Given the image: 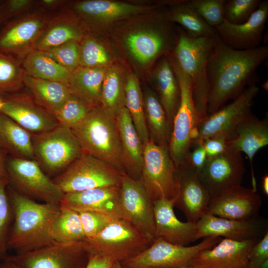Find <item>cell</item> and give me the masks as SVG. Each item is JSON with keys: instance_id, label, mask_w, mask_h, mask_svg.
Listing matches in <instances>:
<instances>
[{"instance_id": "obj_50", "label": "cell", "mask_w": 268, "mask_h": 268, "mask_svg": "<svg viewBox=\"0 0 268 268\" xmlns=\"http://www.w3.org/2000/svg\"><path fill=\"white\" fill-rule=\"evenodd\" d=\"M228 138L223 135L217 136L207 138L202 142L207 157L219 155L225 151L228 147L227 143Z\"/></svg>"}, {"instance_id": "obj_9", "label": "cell", "mask_w": 268, "mask_h": 268, "mask_svg": "<svg viewBox=\"0 0 268 268\" xmlns=\"http://www.w3.org/2000/svg\"><path fill=\"white\" fill-rule=\"evenodd\" d=\"M108 163L83 153L53 180L64 194L109 187H119L122 175Z\"/></svg>"}, {"instance_id": "obj_8", "label": "cell", "mask_w": 268, "mask_h": 268, "mask_svg": "<svg viewBox=\"0 0 268 268\" xmlns=\"http://www.w3.org/2000/svg\"><path fill=\"white\" fill-rule=\"evenodd\" d=\"M140 180L152 201L177 198V167L168 147L157 145L150 139L144 145Z\"/></svg>"}, {"instance_id": "obj_22", "label": "cell", "mask_w": 268, "mask_h": 268, "mask_svg": "<svg viewBox=\"0 0 268 268\" xmlns=\"http://www.w3.org/2000/svg\"><path fill=\"white\" fill-rule=\"evenodd\" d=\"M268 17V0H262L249 19L240 24L224 21L215 28L221 40L231 48L238 50L260 46Z\"/></svg>"}, {"instance_id": "obj_26", "label": "cell", "mask_w": 268, "mask_h": 268, "mask_svg": "<svg viewBox=\"0 0 268 268\" xmlns=\"http://www.w3.org/2000/svg\"><path fill=\"white\" fill-rule=\"evenodd\" d=\"M121 145L122 162L125 173L140 180L143 162L144 146L125 107L116 117Z\"/></svg>"}, {"instance_id": "obj_28", "label": "cell", "mask_w": 268, "mask_h": 268, "mask_svg": "<svg viewBox=\"0 0 268 268\" xmlns=\"http://www.w3.org/2000/svg\"><path fill=\"white\" fill-rule=\"evenodd\" d=\"M153 79L158 98L164 109L169 124L172 123L179 106L180 88L169 57H164L157 64Z\"/></svg>"}, {"instance_id": "obj_5", "label": "cell", "mask_w": 268, "mask_h": 268, "mask_svg": "<svg viewBox=\"0 0 268 268\" xmlns=\"http://www.w3.org/2000/svg\"><path fill=\"white\" fill-rule=\"evenodd\" d=\"M88 256L122 262L147 249L152 243L127 221L113 219L95 237L82 242Z\"/></svg>"}, {"instance_id": "obj_18", "label": "cell", "mask_w": 268, "mask_h": 268, "mask_svg": "<svg viewBox=\"0 0 268 268\" xmlns=\"http://www.w3.org/2000/svg\"><path fill=\"white\" fill-rule=\"evenodd\" d=\"M177 180L179 191L174 207L184 213L187 221L196 223L206 212L210 195L188 161L177 167Z\"/></svg>"}, {"instance_id": "obj_21", "label": "cell", "mask_w": 268, "mask_h": 268, "mask_svg": "<svg viewBox=\"0 0 268 268\" xmlns=\"http://www.w3.org/2000/svg\"><path fill=\"white\" fill-rule=\"evenodd\" d=\"M196 239L207 237H223L237 241L260 240L267 231L258 218L240 220L225 218L204 213L196 223Z\"/></svg>"}, {"instance_id": "obj_59", "label": "cell", "mask_w": 268, "mask_h": 268, "mask_svg": "<svg viewBox=\"0 0 268 268\" xmlns=\"http://www.w3.org/2000/svg\"><path fill=\"white\" fill-rule=\"evenodd\" d=\"M3 20L1 15V12L0 11V28L1 26H2V24H3Z\"/></svg>"}, {"instance_id": "obj_25", "label": "cell", "mask_w": 268, "mask_h": 268, "mask_svg": "<svg viewBox=\"0 0 268 268\" xmlns=\"http://www.w3.org/2000/svg\"><path fill=\"white\" fill-rule=\"evenodd\" d=\"M228 145L248 157L252 171V189L256 191V182L253 167V158L262 148L268 145V115L262 120L253 113L237 126L233 138L227 141Z\"/></svg>"}, {"instance_id": "obj_4", "label": "cell", "mask_w": 268, "mask_h": 268, "mask_svg": "<svg viewBox=\"0 0 268 268\" xmlns=\"http://www.w3.org/2000/svg\"><path fill=\"white\" fill-rule=\"evenodd\" d=\"M178 32L177 43L172 55L191 81L193 98L200 123L208 115L207 66L217 34L193 38L182 28L178 29Z\"/></svg>"}, {"instance_id": "obj_7", "label": "cell", "mask_w": 268, "mask_h": 268, "mask_svg": "<svg viewBox=\"0 0 268 268\" xmlns=\"http://www.w3.org/2000/svg\"><path fill=\"white\" fill-rule=\"evenodd\" d=\"M32 140L35 160L48 176L59 175L83 153L71 130L60 125Z\"/></svg>"}, {"instance_id": "obj_3", "label": "cell", "mask_w": 268, "mask_h": 268, "mask_svg": "<svg viewBox=\"0 0 268 268\" xmlns=\"http://www.w3.org/2000/svg\"><path fill=\"white\" fill-rule=\"evenodd\" d=\"M71 130L83 153L97 158L125 173L116 118L99 105L93 108Z\"/></svg>"}, {"instance_id": "obj_34", "label": "cell", "mask_w": 268, "mask_h": 268, "mask_svg": "<svg viewBox=\"0 0 268 268\" xmlns=\"http://www.w3.org/2000/svg\"><path fill=\"white\" fill-rule=\"evenodd\" d=\"M143 100L149 139L157 145L169 147L172 127L158 97L148 91Z\"/></svg>"}, {"instance_id": "obj_20", "label": "cell", "mask_w": 268, "mask_h": 268, "mask_svg": "<svg viewBox=\"0 0 268 268\" xmlns=\"http://www.w3.org/2000/svg\"><path fill=\"white\" fill-rule=\"evenodd\" d=\"M262 203L256 191L241 185L211 199L206 213L230 219L252 220L258 218Z\"/></svg>"}, {"instance_id": "obj_61", "label": "cell", "mask_w": 268, "mask_h": 268, "mask_svg": "<svg viewBox=\"0 0 268 268\" xmlns=\"http://www.w3.org/2000/svg\"><path fill=\"white\" fill-rule=\"evenodd\" d=\"M263 87L265 88V90H268V81H266L263 85Z\"/></svg>"}, {"instance_id": "obj_48", "label": "cell", "mask_w": 268, "mask_h": 268, "mask_svg": "<svg viewBox=\"0 0 268 268\" xmlns=\"http://www.w3.org/2000/svg\"><path fill=\"white\" fill-rule=\"evenodd\" d=\"M33 0H9L2 1L0 5L3 23L9 20L29 13L35 5Z\"/></svg>"}, {"instance_id": "obj_53", "label": "cell", "mask_w": 268, "mask_h": 268, "mask_svg": "<svg viewBox=\"0 0 268 268\" xmlns=\"http://www.w3.org/2000/svg\"><path fill=\"white\" fill-rule=\"evenodd\" d=\"M39 6L44 9H50L57 7L63 4V1L57 0H43L37 2Z\"/></svg>"}, {"instance_id": "obj_42", "label": "cell", "mask_w": 268, "mask_h": 268, "mask_svg": "<svg viewBox=\"0 0 268 268\" xmlns=\"http://www.w3.org/2000/svg\"><path fill=\"white\" fill-rule=\"evenodd\" d=\"M8 180H0V261L7 256V242L11 228L13 215L7 193Z\"/></svg>"}, {"instance_id": "obj_40", "label": "cell", "mask_w": 268, "mask_h": 268, "mask_svg": "<svg viewBox=\"0 0 268 268\" xmlns=\"http://www.w3.org/2000/svg\"><path fill=\"white\" fill-rule=\"evenodd\" d=\"M24 71L20 62L0 52V95L14 93L22 85Z\"/></svg>"}, {"instance_id": "obj_2", "label": "cell", "mask_w": 268, "mask_h": 268, "mask_svg": "<svg viewBox=\"0 0 268 268\" xmlns=\"http://www.w3.org/2000/svg\"><path fill=\"white\" fill-rule=\"evenodd\" d=\"M6 190L13 215L8 249H12L16 254H23L54 242L52 230L60 203L37 202L8 185Z\"/></svg>"}, {"instance_id": "obj_62", "label": "cell", "mask_w": 268, "mask_h": 268, "mask_svg": "<svg viewBox=\"0 0 268 268\" xmlns=\"http://www.w3.org/2000/svg\"><path fill=\"white\" fill-rule=\"evenodd\" d=\"M182 268H193L191 267H188Z\"/></svg>"}, {"instance_id": "obj_39", "label": "cell", "mask_w": 268, "mask_h": 268, "mask_svg": "<svg viewBox=\"0 0 268 268\" xmlns=\"http://www.w3.org/2000/svg\"><path fill=\"white\" fill-rule=\"evenodd\" d=\"M100 106L116 118L125 107L124 85L118 70L112 68L106 71L103 82Z\"/></svg>"}, {"instance_id": "obj_57", "label": "cell", "mask_w": 268, "mask_h": 268, "mask_svg": "<svg viewBox=\"0 0 268 268\" xmlns=\"http://www.w3.org/2000/svg\"><path fill=\"white\" fill-rule=\"evenodd\" d=\"M258 268H268V260L263 262L258 267Z\"/></svg>"}, {"instance_id": "obj_31", "label": "cell", "mask_w": 268, "mask_h": 268, "mask_svg": "<svg viewBox=\"0 0 268 268\" xmlns=\"http://www.w3.org/2000/svg\"><path fill=\"white\" fill-rule=\"evenodd\" d=\"M82 33L68 14L63 11L50 16L36 43L35 50L45 51L70 41H78Z\"/></svg>"}, {"instance_id": "obj_47", "label": "cell", "mask_w": 268, "mask_h": 268, "mask_svg": "<svg viewBox=\"0 0 268 268\" xmlns=\"http://www.w3.org/2000/svg\"><path fill=\"white\" fill-rule=\"evenodd\" d=\"M78 213L85 239L95 237L116 219L98 212L82 211Z\"/></svg>"}, {"instance_id": "obj_29", "label": "cell", "mask_w": 268, "mask_h": 268, "mask_svg": "<svg viewBox=\"0 0 268 268\" xmlns=\"http://www.w3.org/2000/svg\"><path fill=\"white\" fill-rule=\"evenodd\" d=\"M23 82L35 101L53 116L71 93L67 83L35 78L25 71Z\"/></svg>"}, {"instance_id": "obj_13", "label": "cell", "mask_w": 268, "mask_h": 268, "mask_svg": "<svg viewBox=\"0 0 268 268\" xmlns=\"http://www.w3.org/2000/svg\"><path fill=\"white\" fill-rule=\"evenodd\" d=\"M259 91L257 84L251 85L231 102L208 115L199 123L193 144L220 135L226 136L228 140L233 138L238 124L252 113L254 99Z\"/></svg>"}, {"instance_id": "obj_52", "label": "cell", "mask_w": 268, "mask_h": 268, "mask_svg": "<svg viewBox=\"0 0 268 268\" xmlns=\"http://www.w3.org/2000/svg\"><path fill=\"white\" fill-rule=\"evenodd\" d=\"M116 262L103 257L88 256V261L85 268H112Z\"/></svg>"}, {"instance_id": "obj_27", "label": "cell", "mask_w": 268, "mask_h": 268, "mask_svg": "<svg viewBox=\"0 0 268 268\" xmlns=\"http://www.w3.org/2000/svg\"><path fill=\"white\" fill-rule=\"evenodd\" d=\"M170 21H166L160 27L150 31L131 33L126 39V44L133 57L139 63L145 64L167 51L174 49L177 41H172Z\"/></svg>"}, {"instance_id": "obj_56", "label": "cell", "mask_w": 268, "mask_h": 268, "mask_svg": "<svg viewBox=\"0 0 268 268\" xmlns=\"http://www.w3.org/2000/svg\"><path fill=\"white\" fill-rule=\"evenodd\" d=\"M262 185L263 191L265 195H268V175L265 174L262 177Z\"/></svg>"}, {"instance_id": "obj_60", "label": "cell", "mask_w": 268, "mask_h": 268, "mask_svg": "<svg viewBox=\"0 0 268 268\" xmlns=\"http://www.w3.org/2000/svg\"><path fill=\"white\" fill-rule=\"evenodd\" d=\"M4 102L2 101L1 98H0V112L3 106Z\"/></svg>"}, {"instance_id": "obj_58", "label": "cell", "mask_w": 268, "mask_h": 268, "mask_svg": "<svg viewBox=\"0 0 268 268\" xmlns=\"http://www.w3.org/2000/svg\"><path fill=\"white\" fill-rule=\"evenodd\" d=\"M112 268H123L120 262H117L115 263Z\"/></svg>"}, {"instance_id": "obj_17", "label": "cell", "mask_w": 268, "mask_h": 268, "mask_svg": "<svg viewBox=\"0 0 268 268\" xmlns=\"http://www.w3.org/2000/svg\"><path fill=\"white\" fill-rule=\"evenodd\" d=\"M0 111L31 134L50 131L59 126L55 117L36 103L31 96L12 93L3 95Z\"/></svg>"}, {"instance_id": "obj_63", "label": "cell", "mask_w": 268, "mask_h": 268, "mask_svg": "<svg viewBox=\"0 0 268 268\" xmlns=\"http://www.w3.org/2000/svg\"><path fill=\"white\" fill-rule=\"evenodd\" d=\"M2 1L0 0V4L1 3Z\"/></svg>"}, {"instance_id": "obj_16", "label": "cell", "mask_w": 268, "mask_h": 268, "mask_svg": "<svg viewBox=\"0 0 268 268\" xmlns=\"http://www.w3.org/2000/svg\"><path fill=\"white\" fill-rule=\"evenodd\" d=\"M6 258L19 268H85L88 261L82 242H53L33 251Z\"/></svg>"}, {"instance_id": "obj_19", "label": "cell", "mask_w": 268, "mask_h": 268, "mask_svg": "<svg viewBox=\"0 0 268 268\" xmlns=\"http://www.w3.org/2000/svg\"><path fill=\"white\" fill-rule=\"evenodd\" d=\"M221 239L212 247L198 253L191 260L193 268H249L248 255L259 241Z\"/></svg>"}, {"instance_id": "obj_46", "label": "cell", "mask_w": 268, "mask_h": 268, "mask_svg": "<svg viewBox=\"0 0 268 268\" xmlns=\"http://www.w3.org/2000/svg\"><path fill=\"white\" fill-rule=\"evenodd\" d=\"M189 3L210 26L215 28L224 21L226 0H189Z\"/></svg>"}, {"instance_id": "obj_33", "label": "cell", "mask_w": 268, "mask_h": 268, "mask_svg": "<svg viewBox=\"0 0 268 268\" xmlns=\"http://www.w3.org/2000/svg\"><path fill=\"white\" fill-rule=\"evenodd\" d=\"M72 10L87 19L112 20L140 12L145 8L127 3L106 0H88L71 5Z\"/></svg>"}, {"instance_id": "obj_54", "label": "cell", "mask_w": 268, "mask_h": 268, "mask_svg": "<svg viewBox=\"0 0 268 268\" xmlns=\"http://www.w3.org/2000/svg\"><path fill=\"white\" fill-rule=\"evenodd\" d=\"M6 154V153L0 148V180L4 178H7L5 165Z\"/></svg>"}, {"instance_id": "obj_30", "label": "cell", "mask_w": 268, "mask_h": 268, "mask_svg": "<svg viewBox=\"0 0 268 268\" xmlns=\"http://www.w3.org/2000/svg\"><path fill=\"white\" fill-rule=\"evenodd\" d=\"M106 72L103 67L79 66L71 73L68 83L71 92L92 108L100 105Z\"/></svg>"}, {"instance_id": "obj_37", "label": "cell", "mask_w": 268, "mask_h": 268, "mask_svg": "<svg viewBox=\"0 0 268 268\" xmlns=\"http://www.w3.org/2000/svg\"><path fill=\"white\" fill-rule=\"evenodd\" d=\"M125 107L131 116L133 124L143 146L149 140L146 125L144 100L136 76L130 74L124 85Z\"/></svg>"}, {"instance_id": "obj_12", "label": "cell", "mask_w": 268, "mask_h": 268, "mask_svg": "<svg viewBox=\"0 0 268 268\" xmlns=\"http://www.w3.org/2000/svg\"><path fill=\"white\" fill-rule=\"evenodd\" d=\"M50 16L42 11H36L4 22L0 28V52L22 63L35 50Z\"/></svg>"}, {"instance_id": "obj_15", "label": "cell", "mask_w": 268, "mask_h": 268, "mask_svg": "<svg viewBox=\"0 0 268 268\" xmlns=\"http://www.w3.org/2000/svg\"><path fill=\"white\" fill-rule=\"evenodd\" d=\"M245 171L242 153L228 146L222 153L207 157L199 176L212 199L241 186Z\"/></svg>"}, {"instance_id": "obj_10", "label": "cell", "mask_w": 268, "mask_h": 268, "mask_svg": "<svg viewBox=\"0 0 268 268\" xmlns=\"http://www.w3.org/2000/svg\"><path fill=\"white\" fill-rule=\"evenodd\" d=\"M5 165L8 185L15 191L36 201L60 203L64 193L35 160L12 157Z\"/></svg>"}, {"instance_id": "obj_6", "label": "cell", "mask_w": 268, "mask_h": 268, "mask_svg": "<svg viewBox=\"0 0 268 268\" xmlns=\"http://www.w3.org/2000/svg\"><path fill=\"white\" fill-rule=\"evenodd\" d=\"M169 58L178 80L181 92L180 102L173 120L169 142L170 156L178 167L188 161L199 121L193 98L191 81L173 56Z\"/></svg>"}, {"instance_id": "obj_45", "label": "cell", "mask_w": 268, "mask_h": 268, "mask_svg": "<svg viewBox=\"0 0 268 268\" xmlns=\"http://www.w3.org/2000/svg\"><path fill=\"white\" fill-rule=\"evenodd\" d=\"M77 42L70 41L44 52L71 73L80 66L79 45Z\"/></svg>"}, {"instance_id": "obj_51", "label": "cell", "mask_w": 268, "mask_h": 268, "mask_svg": "<svg viewBox=\"0 0 268 268\" xmlns=\"http://www.w3.org/2000/svg\"><path fill=\"white\" fill-rule=\"evenodd\" d=\"M192 146L193 149L189 152L188 162L199 174L205 164L207 155L202 143H194Z\"/></svg>"}, {"instance_id": "obj_14", "label": "cell", "mask_w": 268, "mask_h": 268, "mask_svg": "<svg viewBox=\"0 0 268 268\" xmlns=\"http://www.w3.org/2000/svg\"><path fill=\"white\" fill-rule=\"evenodd\" d=\"M120 202L122 219L152 243L155 240L153 203L140 180L123 174Z\"/></svg>"}, {"instance_id": "obj_43", "label": "cell", "mask_w": 268, "mask_h": 268, "mask_svg": "<svg viewBox=\"0 0 268 268\" xmlns=\"http://www.w3.org/2000/svg\"><path fill=\"white\" fill-rule=\"evenodd\" d=\"M110 62L105 49L95 40L85 38L79 45V66L86 67H102Z\"/></svg>"}, {"instance_id": "obj_55", "label": "cell", "mask_w": 268, "mask_h": 268, "mask_svg": "<svg viewBox=\"0 0 268 268\" xmlns=\"http://www.w3.org/2000/svg\"><path fill=\"white\" fill-rule=\"evenodd\" d=\"M0 268H19L15 264L5 258L0 262Z\"/></svg>"}, {"instance_id": "obj_1", "label": "cell", "mask_w": 268, "mask_h": 268, "mask_svg": "<svg viewBox=\"0 0 268 268\" xmlns=\"http://www.w3.org/2000/svg\"><path fill=\"white\" fill-rule=\"evenodd\" d=\"M268 57V45L235 50L225 44L217 34L207 66L208 115L236 98L248 87L257 84L259 82L257 68Z\"/></svg>"}, {"instance_id": "obj_44", "label": "cell", "mask_w": 268, "mask_h": 268, "mask_svg": "<svg viewBox=\"0 0 268 268\" xmlns=\"http://www.w3.org/2000/svg\"><path fill=\"white\" fill-rule=\"evenodd\" d=\"M261 0H226L224 6V20L232 24L247 21L257 10Z\"/></svg>"}, {"instance_id": "obj_49", "label": "cell", "mask_w": 268, "mask_h": 268, "mask_svg": "<svg viewBox=\"0 0 268 268\" xmlns=\"http://www.w3.org/2000/svg\"><path fill=\"white\" fill-rule=\"evenodd\" d=\"M249 268H258L268 260V231L252 248L248 255Z\"/></svg>"}, {"instance_id": "obj_24", "label": "cell", "mask_w": 268, "mask_h": 268, "mask_svg": "<svg viewBox=\"0 0 268 268\" xmlns=\"http://www.w3.org/2000/svg\"><path fill=\"white\" fill-rule=\"evenodd\" d=\"M120 186L97 188L65 194L60 203L78 212L95 211L121 218Z\"/></svg>"}, {"instance_id": "obj_35", "label": "cell", "mask_w": 268, "mask_h": 268, "mask_svg": "<svg viewBox=\"0 0 268 268\" xmlns=\"http://www.w3.org/2000/svg\"><path fill=\"white\" fill-rule=\"evenodd\" d=\"M21 64L25 72L32 77L69 83L71 72L44 51L34 50L23 59Z\"/></svg>"}, {"instance_id": "obj_32", "label": "cell", "mask_w": 268, "mask_h": 268, "mask_svg": "<svg viewBox=\"0 0 268 268\" xmlns=\"http://www.w3.org/2000/svg\"><path fill=\"white\" fill-rule=\"evenodd\" d=\"M0 148L13 157L35 160L32 134L2 114H0Z\"/></svg>"}, {"instance_id": "obj_11", "label": "cell", "mask_w": 268, "mask_h": 268, "mask_svg": "<svg viewBox=\"0 0 268 268\" xmlns=\"http://www.w3.org/2000/svg\"><path fill=\"white\" fill-rule=\"evenodd\" d=\"M204 238L193 246L176 245L155 239L145 250L128 260L120 262L123 268H182L190 267L192 259L201 251L210 248L221 239Z\"/></svg>"}, {"instance_id": "obj_36", "label": "cell", "mask_w": 268, "mask_h": 268, "mask_svg": "<svg viewBox=\"0 0 268 268\" xmlns=\"http://www.w3.org/2000/svg\"><path fill=\"white\" fill-rule=\"evenodd\" d=\"M167 13V19L178 23L186 33L193 38L212 37L217 33L215 28L209 25L190 5L188 0L178 2Z\"/></svg>"}, {"instance_id": "obj_38", "label": "cell", "mask_w": 268, "mask_h": 268, "mask_svg": "<svg viewBox=\"0 0 268 268\" xmlns=\"http://www.w3.org/2000/svg\"><path fill=\"white\" fill-rule=\"evenodd\" d=\"M52 236L54 242L71 244L85 239L79 213L60 203L59 212L54 222Z\"/></svg>"}, {"instance_id": "obj_41", "label": "cell", "mask_w": 268, "mask_h": 268, "mask_svg": "<svg viewBox=\"0 0 268 268\" xmlns=\"http://www.w3.org/2000/svg\"><path fill=\"white\" fill-rule=\"evenodd\" d=\"M92 108L71 92L54 116L60 126L71 129L83 120Z\"/></svg>"}, {"instance_id": "obj_23", "label": "cell", "mask_w": 268, "mask_h": 268, "mask_svg": "<svg viewBox=\"0 0 268 268\" xmlns=\"http://www.w3.org/2000/svg\"><path fill=\"white\" fill-rule=\"evenodd\" d=\"M176 199L162 198L153 201L155 239L189 246L196 241V223L180 221L174 211Z\"/></svg>"}]
</instances>
